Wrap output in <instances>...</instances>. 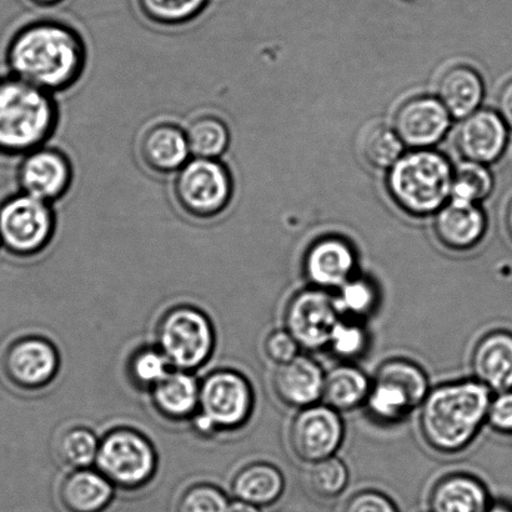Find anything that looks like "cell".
<instances>
[{
    "instance_id": "e0dca14e",
    "label": "cell",
    "mask_w": 512,
    "mask_h": 512,
    "mask_svg": "<svg viewBox=\"0 0 512 512\" xmlns=\"http://www.w3.org/2000/svg\"><path fill=\"white\" fill-rule=\"evenodd\" d=\"M356 255L345 239L325 237L311 245L304 258V274L311 288L338 290L353 278Z\"/></svg>"
},
{
    "instance_id": "cb8c5ba5",
    "label": "cell",
    "mask_w": 512,
    "mask_h": 512,
    "mask_svg": "<svg viewBox=\"0 0 512 512\" xmlns=\"http://www.w3.org/2000/svg\"><path fill=\"white\" fill-rule=\"evenodd\" d=\"M484 94L483 78L469 65H454L438 83V99L453 119L463 120L479 110Z\"/></svg>"
},
{
    "instance_id": "4316f807",
    "label": "cell",
    "mask_w": 512,
    "mask_h": 512,
    "mask_svg": "<svg viewBox=\"0 0 512 512\" xmlns=\"http://www.w3.org/2000/svg\"><path fill=\"white\" fill-rule=\"evenodd\" d=\"M370 386L363 370L353 365L336 366L325 374L321 401L338 413H348L365 404Z\"/></svg>"
},
{
    "instance_id": "f1b7e54d",
    "label": "cell",
    "mask_w": 512,
    "mask_h": 512,
    "mask_svg": "<svg viewBox=\"0 0 512 512\" xmlns=\"http://www.w3.org/2000/svg\"><path fill=\"white\" fill-rule=\"evenodd\" d=\"M404 143L394 128L376 124L365 130L360 140V153L366 163L375 169H390L404 154Z\"/></svg>"
},
{
    "instance_id": "74e56055",
    "label": "cell",
    "mask_w": 512,
    "mask_h": 512,
    "mask_svg": "<svg viewBox=\"0 0 512 512\" xmlns=\"http://www.w3.org/2000/svg\"><path fill=\"white\" fill-rule=\"evenodd\" d=\"M300 346L288 331L274 330L266 336L264 341V353L271 363L283 365L299 355Z\"/></svg>"
},
{
    "instance_id": "30bf717a",
    "label": "cell",
    "mask_w": 512,
    "mask_h": 512,
    "mask_svg": "<svg viewBox=\"0 0 512 512\" xmlns=\"http://www.w3.org/2000/svg\"><path fill=\"white\" fill-rule=\"evenodd\" d=\"M57 228L54 205L28 194L20 192L0 207V243L20 258L45 252Z\"/></svg>"
},
{
    "instance_id": "603a6c76",
    "label": "cell",
    "mask_w": 512,
    "mask_h": 512,
    "mask_svg": "<svg viewBox=\"0 0 512 512\" xmlns=\"http://www.w3.org/2000/svg\"><path fill=\"white\" fill-rule=\"evenodd\" d=\"M149 393L154 410L165 420L178 423L198 413L200 383L188 371H170Z\"/></svg>"
},
{
    "instance_id": "f35d334b",
    "label": "cell",
    "mask_w": 512,
    "mask_h": 512,
    "mask_svg": "<svg viewBox=\"0 0 512 512\" xmlns=\"http://www.w3.org/2000/svg\"><path fill=\"white\" fill-rule=\"evenodd\" d=\"M486 421L496 433L512 435V389L493 396Z\"/></svg>"
},
{
    "instance_id": "e575fe53",
    "label": "cell",
    "mask_w": 512,
    "mask_h": 512,
    "mask_svg": "<svg viewBox=\"0 0 512 512\" xmlns=\"http://www.w3.org/2000/svg\"><path fill=\"white\" fill-rule=\"evenodd\" d=\"M308 489L320 499H335L343 493L349 483V471L338 458H329L310 464L305 474Z\"/></svg>"
},
{
    "instance_id": "f546056e",
    "label": "cell",
    "mask_w": 512,
    "mask_h": 512,
    "mask_svg": "<svg viewBox=\"0 0 512 512\" xmlns=\"http://www.w3.org/2000/svg\"><path fill=\"white\" fill-rule=\"evenodd\" d=\"M209 0H138L140 12L160 27L175 28L193 22Z\"/></svg>"
},
{
    "instance_id": "836d02e7",
    "label": "cell",
    "mask_w": 512,
    "mask_h": 512,
    "mask_svg": "<svg viewBox=\"0 0 512 512\" xmlns=\"http://www.w3.org/2000/svg\"><path fill=\"white\" fill-rule=\"evenodd\" d=\"M493 188V175L486 165L464 160L458 168L454 169L450 199L479 204L489 197Z\"/></svg>"
},
{
    "instance_id": "7a4b0ae2",
    "label": "cell",
    "mask_w": 512,
    "mask_h": 512,
    "mask_svg": "<svg viewBox=\"0 0 512 512\" xmlns=\"http://www.w3.org/2000/svg\"><path fill=\"white\" fill-rule=\"evenodd\" d=\"M493 393L478 380L436 386L419 406L425 443L441 454H458L473 443L488 420Z\"/></svg>"
},
{
    "instance_id": "5bb4252c",
    "label": "cell",
    "mask_w": 512,
    "mask_h": 512,
    "mask_svg": "<svg viewBox=\"0 0 512 512\" xmlns=\"http://www.w3.org/2000/svg\"><path fill=\"white\" fill-rule=\"evenodd\" d=\"M451 119L438 98L415 97L400 105L393 128L405 147L430 149L449 132Z\"/></svg>"
},
{
    "instance_id": "5b68a950",
    "label": "cell",
    "mask_w": 512,
    "mask_h": 512,
    "mask_svg": "<svg viewBox=\"0 0 512 512\" xmlns=\"http://www.w3.org/2000/svg\"><path fill=\"white\" fill-rule=\"evenodd\" d=\"M254 410L252 384L235 370H215L200 381L194 429L205 438L235 431L248 423Z\"/></svg>"
},
{
    "instance_id": "f6af8a7d",
    "label": "cell",
    "mask_w": 512,
    "mask_h": 512,
    "mask_svg": "<svg viewBox=\"0 0 512 512\" xmlns=\"http://www.w3.org/2000/svg\"><path fill=\"white\" fill-rule=\"evenodd\" d=\"M33 3L40 5V7H53L63 0H32Z\"/></svg>"
},
{
    "instance_id": "ab89813d",
    "label": "cell",
    "mask_w": 512,
    "mask_h": 512,
    "mask_svg": "<svg viewBox=\"0 0 512 512\" xmlns=\"http://www.w3.org/2000/svg\"><path fill=\"white\" fill-rule=\"evenodd\" d=\"M343 512H399L394 501L375 490H364L351 496Z\"/></svg>"
},
{
    "instance_id": "277c9868",
    "label": "cell",
    "mask_w": 512,
    "mask_h": 512,
    "mask_svg": "<svg viewBox=\"0 0 512 512\" xmlns=\"http://www.w3.org/2000/svg\"><path fill=\"white\" fill-rule=\"evenodd\" d=\"M454 169L431 149H413L389 169L386 187L394 203L413 217L436 214L451 198Z\"/></svg>"
},
{
    "instance_id": "d4e9b609",
    "label": "cell",
    "mask_w": 512,
    "mask_h": 512,
    "mask_svg": "<svg viewBox=\"0 0 512 512\" xmlns=\"http://www.w3.org/2000/svg\"><path fill=\"white\" fill-rule=\"evenodd\" d=\"M488 489L468 474H451L440 479L431 490L430 512H488Z\"/></svg>"
},
{
    "instance_id": "6da1fadb",
    "label": "cell",
    "mask_w": 512,
    "mask_h": 512,
    "mask_svg": "<svg viewBox=\"0 0 512 512\" xmlns=\"http://www.w3.org/2000/svg\"><path fill=\"white\" fill-rule=\"evenodd\" d=\"M88 59L82 33L55 19L24 25L7 49L12 75L53 95L68 92L82 80Z\"/></svg>"
},
{
    "instance_id": "484cf974",
    "label": "cell",
    "mask_w": 512,
    "mask_h": 512,
    "mask_svg": "<svg viewBox=\"0 0 512 512\" xmlns=\"http://www.w3.org/2000/svg\"><path fill=\"white\" fill-rule=\"evenodd\" d=\"M284 489L285 480L281 471L266 463L245 466L232 481L235 500L258 508L275 504L283 495Z\"/></svg>"
},
{
    "instance_id": "7bdbcfd3",
    "label": "cell",
    "mask_w": 512,
    "mask_h": 512,
    "mask_svg": "<svg viewBox=\"0 0 512 512\" xmlns=\"http://www.w3.org/2000/svg\"><path fill=\"white\" fill-rule=\"evenodd\" d=\"M505 229L506 234H508V237L512 243V199L510 200L508 208H506L505 212Z\"/></svg>"
},
{
    "instance_id": "4dcf8cb0",
    "label": "cell",
    "mask_w": 512,
    "mask_h": 512,
    "mask_svg": "<svg viewBox=\"0 0 512 512\" xmlns=\"http://www.w3.org/2000/svg\"><path fill=\"white\" fill-rule=\"evenodd\" d=\"M99 441L94 431L84 426H74L59 436L58 458L72 470L88 469L97 460Z\"/></svg>"
},
{
    "instance_id": "8fae6325",
    "label": "cell",
    "mask_w": 512,
    "mask_h": 512,
    "mask_svg": "<svg viewBox=\"0 0 512 512\" xmlns=\"http://www.w3.org/2000/svg\"><path fill=\"white\" fill-rule=\"evenodd\" d=\"M344 440L340 413L324 404L300 409L291 421L289 444L293 454L305 464L333 458Z\"/></svg>"
},
{
    "instance_id": "d6986e66",
    "label": "cell",
    "mask_w": 512,
    "mask_h": 512,
    "mask_svg": "<svg viewBox=\"0 0 512 512\" xmlns=\"http://www.w3.org/2000/svg\"><path fill=\"white\" fill-rule=\"evenodd\" d=\"M488 228L479 204L450 199L435 214L434 232L441 245L454 252H466L481 243Z\"/></svg>"
},
{
    "instance_id": "ffe728a7",
    "label": "cell",
    "mask_w": 512,
    "mask_h": 512,
    "mask_svg": "<svg viewBox=\"0 0 512 512\" xmlns=\"http://www.w3.org/2000/svg\"><path fill=\"white\" fill-rule=\"evenodd\" d=\"M324 378L318 363L308 356L298 355L289 363L276 366L271 385L281 403L300 410L318 404L323 395Z\"/></svg>"
},
{
    "instance_id": "b9f144b4",
    "label": "cell",
    "mask_w": 512,
    "mask_h": 512,
    "mask_svg": "<svg viewBox=\"0 0 512 512\" xmlns=\"http://www.w3.org/2000/svg\"><path fill=\"white\" fill-rule=\"evenodd\" d=\"M229 512H261V510L258 506L235 500L233 503H230Z\"/></svg>"
},
{
    "instance_id": "8992f818",
    "label": "cell",
    "mask_w": 512,
    "mask_h": 512,
    "mask_svg": "<svg viewBox=\"0 0 512 512\" xmlns=\"http://www.w3.org/2000/svg\"><path fill=\"white\" fill-rule=\"evenodd\" d=\"M234 190L233 174L222 159L192 157L174 174L175 203L187 217L202 222L222 217Z\"/></svg>"
},
{
    "instance_id": "7c38bea8",
    "label": "cell",
    "mask_w": 512,
    "mask_h": 512,
    "mask_svg": "<svg viewBox=\"0 0 512 512\" xmlns=\"http://www.w3.org/2000/svg\"><path fill=\"white\" fill-rule=\"evenodd\" d=\"M340 319L329 291L310 288L290 299L285 309V330L300 349L318 351L328 346L329 336Z\"/></svg>"
},
{
    "instance_id": "1f68e13d",
    "label": "cell",
    "mask_w": 512,
    "mask_h": 512,
    "mask_svg": "<svg viewBox=\"0 0 512 512\" xmlns=\"http://www.w3.org/2000/svg\"><path fill=\"white\" fill-rule=\"evenodd\" d=\"M334 295V303L339 315L351 320L363 319L374 313L379 304V293L373 281L366 278H353L341 285Z\"/></svg>"
},
{
    "instance_id": "d590c367",
    "label": "cell",
    "mask_w": 512,
    "mask_h": 512,
    "mask_svg": "<svg viewBox=\"0 0 512 512\" xmlns=\"http://www.w3.org/2000/svg\"><path fill=\"white\" fill-rule=\"evenodd\" d=\"M369 336L363 325L355 320L336 321L331 330L328 346L339 359L350 361L360 358L368 349Z\"/></svg>"
},
{
    "instance_id": "ee69618b",
    "label": "cell",
    "mask_w": 512,
    "mask_h": 512,
    "mask_svg": "<svg viewBox=\"0 0 512 512\" xmlns=\"http://www.w3.org/2000/svg\"><path fill=\"white\" fill-rule=\"evenodd\" d=\"M488 512H512V506L506 503H491Z\"/></svg>"
},
{
    "instance_id": "4fadbf2b",
    "label": "cell",
    "mask_w": 512,
    "mask_h": 512,
    "mask_svg": "<svg viewBox=\"0 0 512 512\" xmlns=\"http://www.w3.org/2000/svg\"><path fill=\"white\" fill-rule=\"evenodd\" d=\"M74 175L69 155L47 144L22 157L18 184L20 192L54 205L72 190Z\"/></svg>"
},
{
    "instance_id": "83f0119b",
    "label": "cell",
    "mask_w": 512,
    "mask_h": 512,
    "mask_svg": "<svg viewBox=\"0 0 512 512\" xmlns=\"http://www.w3.org/2000/svg\"><path fill=\"white\" fill-rule=\"evenodd\" d=\"M190 153L195 158L222 159L232 143V132L223 118L203 114L185 128Z\"/></svg>"
},
{
    "instance_id": "9a60e30c",
    "label": "cell",
    "mask_w": 512,
    "mask_h": 512,
    "mask_svg": "<svg viewBox=\"0 0 512 512\" xmlns=\"http://www.w3.org/2000/svg\"><path fill=\"white\" fill-rule=\"evenodd\" d=\"M60 358L48 339L28 336L17 341L5 358V369L13 383L25 390H40L58 375Z\"/></svg>"
},
{
    "instance_id": "3957f363",
    "label": "cell",
    "mask_w": 512,
    "mask_h": 512,
    "mask_svg": "<svg viewBox=\"0 0 512 512\" xmlns=\"http://www.w3.org/2000/svg\"><path fill=\"white\" fill-rule=\"evenodd\" d=\"M57 95L10 75L0 79V153L24 157L57 133Z\"/></svg>"
},
{
    "instance_id": "2e32d148",
    "label": "cell",
    "mask_w": 512,
    "mask_h": 512,
    "mask_svg": "<svg viewBox=\"0 0 512 512\" xmlns=\"http://www.w3.org/2000/svg\"><path fill=\"white\" fill-rule=\"evenodd\" d=\"M509 129L498 112L479 109L461 122L455 145L466 162L488 165L504 154Z\"/></svg>"
},
{
    "instance_id": "d6a6232c",
    "label": "cell",
    "mask_w": 512,
    "mask_h": 512,
    "mask_svg": "<svg viewBox=\"0 0 512 512\" xmlns=\"http://www.w3.org/2000/svg\"><path fill=\"white\" fill-rule=\"evenodd\" d=\"M172 370V365L158 346H144L135 350L127 365L130 383L143 391L152 390L160 381L167 378Z\"/></svg>"
},
{
    "instance_id": "9c48e42d",
    "label": "cell",
    "mask_w": 512,
    "mask_h": 512,
    "mask_svg": "<svg viewBox=\"0 0 512 512\" xmlns=\"http://www.w3.org/2000/svg\"><path fill=\"white\" fill-rule=\"evenodd\" d=\"M98 471L114 488L135 491L144 488L158 469V455L150 440L140 431L117 428L99 441Z\"/></svg>"
},
{
    "instance_id": "52a82bcc",
    "label": "cell",
    "mask_w": 512,
    "mask_h": 512,
    "mask_svg": "<svg viewBox=\"0 0 512 512\" xmlns=\"http://www.w3.org/2000/svg\"><path fill=\"white\" fill-rule=\"evenodd\" d=\"M157 346L175 370L192 371L202 368L215 348L212 320L203 310L192 305H177L160 316Z\"/></svg>"
},
{
    "instance_id": "ac0fdd59",
    "label": "cell",
    "mask_w": 512,
    "mask_h": 512,
    "mask_svg": "<svg viewBox=\"0 0 512 512\" xmlns=\"http://www.w3.org/2000/svg\"><path fill=\"white\" fill-rule=\"evenodd\" d=\"M138 149L144 167L159 175H174L192 158L185 128L173 122L149 125Z\"/></svg>"
},
{
    "instance_id": "ba28073f",
    "label": "cell",
    "mask_w": 512,
    "mask_h": 512,
    "mask_svg": "<svg viewBox=\"0 0 512 512\" xmlns=\"http://www.w3.org/2000/svg\"><path fill=\"white\" fill-rule=\"evenodd\" d=\"M429 391L428 376L418 364L390 359L376 369L364 405L371 419L395 424L419 408Z\"/></svg>"
},
{
    "instance_id": "7402d4cb",
    "label": "cell",
    "mask_w": 512,
    "mask_h": 512,
    "mask_svg": "<svg viewBox=\"0 0 512 512\" xmlns=\"http://www.w3.org/2000/svg\"><path fill=\"white\" fill-rule=\"evenodd\" d=\"M115 488L98 470H72L59 485V504L65 512H104Z\"/></svg>"
},
{
    "instance_id": "8d00e7d4",
    "label": "cell",
    "mask_w": 512,
    "mask_h": 512,
    "mask_svg": "<svg viewBox=\"0 0 512 512\" xmlns=\"http://www.w3.org/2000/svg\"><path fill=\"white\" fill-rule=\"evenodd\" d=\"M230 501L217 486L195 484L179 496L175 512H229Z\"/></svg>"
},
{
    "instance_id": "60d3db41",
    "label": "cell",
    "mask_w": 512,
    "mask_h": 512,
    "mask_svg": "<svg viewBox=\"0 0 512 512\" xmlns=\"http://www.w3.org/2000/svg\"><path fill=\"white\" fill-rule=\"evenodd\" d=\"M496 105H498L500 118L512 132V79L501 87Z\"/></svg>"
},
{
    "instance_id": "44dd1931",
    "label": "cell",
    "mask_w": 512,
    "mask_h": 512,
    "mask_svg": "<svg viewBox=\"0 0 512 512\" xmlns=\"http://www.w3.org/2000/svg\"><path fill=\"white\" fill-rule=\"evenodd\" d=\"M474 379L498 394L512 389V333L495 330L476 344L471 355Z\"/></svg>"
}]
</instances>
